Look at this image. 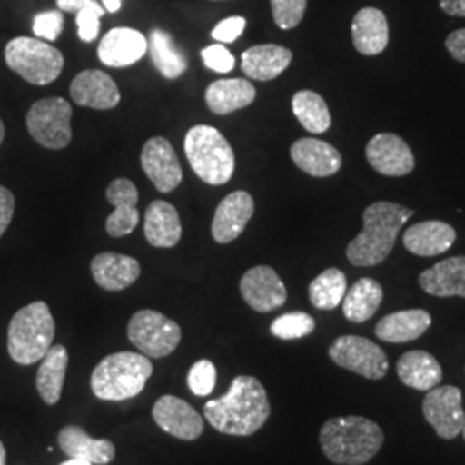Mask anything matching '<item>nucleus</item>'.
<instances>
[{
    "instance_id": "7ed1b4c3",
    "label": "nucleus",
    "mask_w": 465,
    "mask_h": 465,
    "mask_svg": "<svg viewBox=\"0 0 465 465\" xmlns=\"http://www.w3.org/2000/svg\"><path fill=\"white\" fill-rule=\"evenodd\" d=\"M319 443L332 464L364 465L382 449L384 432L366 417H332L322 424Z\"/></svg>"
},
{
    "instance_id": "412c9836",
    "label": "nucleus",
    "mask_w": 465,
    "mask_h": 465,
    "mask_svg": "<svg viewBox=\"0 0 465 465\" xmlns=\"http://www.w3.org/2000/svg\"><path fill=\"white\" fill-rule=\"evenodd\" d=\"M140 262L123 253L104 252L92 261V274L100 288L107 292H121L140 278Z\"/></svg>"
},
{
    "instance_id": "a211bd4d",
    "label": "nucleus",
    "mask_w": 465,
    "mask_h": 465,
    "mask_svg": "<svg viewBox=\"0 0 465 465\" xmlns=\"http://www.w3.org/2000/svg\"><path fill=\"white\" fill-rule=\"evenodd\" d=\"M107 202L114 207L113 214L105 221V230L114 236L121 238L134 232L140 223L138 213V190L134 182L126 178H117L107 186Z\"/></svg>"
},
{
    "instance_id": "cd10ccee",
    "label": "nucleus",
    "mask_w": 465,
    "mask_h": 465,
    "mask_svg": "<svg viewBox=\"0 0 465 465\" xmlns=\"http://www.w3.org/2000/svg\"><path fill=\"white\" fill-rule=\"evenodd\" d=\"M400 381L417 391H430L443 380V369L430 351L411 350L397 362Z\"/></svg>"
},
{
    "instance_id": "72a5a7b5",
    "label": "nucleus",
    "mask_w": 465,
    "mask_h": 465,
    "mask_svg": "<svg viewBox=\"0 0 465 465\" xmlns=\"http://www.w3.org/2000/svg\"><path fill=\"white\" fill-rule=\"evenodd\" d=\"M292 109L300 124L311 134H324L331 126V114L328 104L312 90L297 92L292 99Z\"/></svg>"
},
{
    "instance_id": "393cba45",
    "label": "nucleus",
    "mask_w": 465,
    "mask_h": 465,
    "mask_svg": "<svg viewBox=\"0 0 465 465\" xmlns=\"http://www.w3.org/2000/svg\"><path fill=\"white\" fill-rule=\"evenodd\" d=\"M292 59V50L282 45H255L242 54V71L250 80L269 82L282 74L286 67L290 66Z\"/></svg>"
},
{
    "instance_id": "4c0bfd02",
    "label": "nucleus",
    "mask_w": 465,
    "mask_h": 465,
    "mask_svg": "<svg viewBox=\"0 0 465 465\" xmlns=\"http://www.w3.org/2000/svg\"><path fill=\"white\" fill-rule=\"evenodd\" d=\"M217 371L216 366L203 359L195 362L190 372H188V388L197 397H207L213 393L216 386Z\"/></svg>"
},
{
    "instance_id": "c85d7f7f",
    "label": "nucleus",
    "mask_w": 465,
    "mask_h": 465,
    "mask_svg": "<svg viewBox=\"0 0 465 465\" xmlns=\"http://www.w3.org/2000/svg\"><path fill=\"white\" fill-rule=\"evenodd\" d=\"M431 322V314L424 309L400 311L382 317L374 332L386 343H407L420 338L430 330Z\"/></svg>"
},
{
    "instance_id": "5701e85b",
    "label": "nucleus",
    "mask_w": 465,
    "mask_h": 465,
    "mask_svg": "<svg viewBox=\"0 0 465 465\" xmlns=\"http://www.w3.org/2000/svg\"><path fill=\"white\" fill-rule=\"evenodd\" d=\"M457 240V232L443 221H422L412 224L403 234V245L419 257L441 255Z\"/></svg>"
},
{
    "instance_id": "f257e3e1",
    "label": "nucleus",
    "mask_w": 465,
    "mask_h": 465,
    "mask_svg": "<svg viewBox=\"0 0 465 465\" xmlns=\"http://www.w3.org/2000/svg\"><path fill=\"white\" fill-rule=\"evenodd\" d=\"M203 416L219 432L252 436L266 424L271 416L266 388L257 378L236 376L226 395L209 400L203 405Z\"/></svg>"
},
{
    "instance_id": "37998d69",
    "label": "nucleus",
    "mask_w": 465,
    "mask_h": 465,
    "mask_svg": "<svg viewBox=\"0 0 465 465\" xmlns=\"http://www.w3.org/2000/svg\"><path fill=\"white\" fill-rule=\"evenodd\" d=\"M16 209V200L11 190L0 184V236L7 232Z\"/></svg>"
},
{
    "instance_id": "49530a36",
    "label": "nucleus",
    "mask_w": 465,
    "mask_h": 465,
    "mask_svg": "<svg viewBox=\"0 0 465 465\" xmlns=\"http://www.w3.org/2000/svg\"><path fill=\"white\" fill-rule=\"evenodd\" d=\"M440 7L449 16L465 17V0H440Z\"/></svg>"
},
{
    "instance_id": "f8f14e48",
    "label": "nucleus",
    "mask_w": 465,
    "mask_h": 465,
    "mask_svg": "<svg viewBox=\"0 0 465 465\" xmlns=\"http://www.w3.org/2000/svg\"><path fill=\"white\" fill-rule=\"evenodd\" d=\"M142 169L149 176L150 182L163 193L176 190L183 180V169L180 159L169 140L163 136H153L142 149Z\"/></svg>"
},
{
    "instance_id": "c9c22d12",
    "label": "nucleus",
    "mask_w": 465,
    "mask_h": 465,
    "mask_svg": "<svg viewBox=\"0 0 465 465\" xmlns=\"http://www.w3.org/2000/svg\"><path fill=\"white\" fill-rule=\"evenodd\" d=\"M314 330H316L314 317L305 312L282 314L278 319H274L271 324L272 336L280 340H300L303 336H309Z\"/></svg>"
},
{
    "instance_id": "2eb2a0df",
    "label": "nucleus",
    "mask_w": 465,
    "mask_h": 465,
    "mask_svg": "<svg viewBox=\"0 0 465 465\" xmlns=\"http://www.w3.org/2000/svg\"><path fill=\"white\" fill-rule=\"evenodd\" d=\"M155 424L174 438L193 441L203 432V419L184 400L164 395L155 401L152 409Z\"/></svg>"
},
{
    "instance_id": "f03ea898",
    "label": "nucleus",
    "mask_w": 465,
    "mask_h": 465,
    "mask_svg": "<svg viewBox=\"0 0 465 465\" xmlns=\"http://www.w3.org/2000/svg\"><path fill=\"white\" fill-rule=\"evenodd\" d=\"M414 213L395 202H376L364 211V230L347 247V259L355 267L378 266L395 247L403 224Z\"/></svg>"
},
{
    "instance_id": "6ab92c4d",
    "label": "nucleus",
    "mask_w": 465,
    "mask_h": 465,
    "mask_svg": "<svg viewBox=\"0 0 465 465\" xmlns=\"http://www.w3.org/2000/svg\"><path fill=\"white\" fill-rule=\"evenodd\" d=\"M149 50L145 35L134 28H113L100 40L99 59L109 67H126L136 64Z\"/></svg>"
},
{
    "instance_id": "423d86ee",
    "label": "nucleus",
    "mask_w": 465,
    "mask_h": 465,
    "mask_svg": "<svg viewBox=\"0 0 465 465\" xmlns=\"http://www.w3.org/2000/svg\"><path fill=\"white\" fill-rule=\"evenodd\" d=\"M184 152L193 173L203 183L221 186L234 173V152L214 126H193L184 136Z\"/></svg>"
},
{
    "instance_id": "c756f323",
    "label": "nucleus",
    "mask_w": 465,
    "mask_h": 465,
    "mask_svg": "<svg viewBox=\"0 0 465 465\" xmlns=\"http://www.w3.org/2000/svg\"><path fill=\"white\" fill-rule=\"evenodd\" d=\"M255 86L249 80L243 78H232V80H217L209 84L205 90V102L207 107L217 114L226 116L238 109L249 107L255 100Z\"/></svg>"
},
{
    "instance_id": "ddd939ff",
    "label": "nucleus",
    "mask_w": 465,
    "mask_h": 465,
    "mask_svg": "<svg viewBox=\"0 0 465 465\" xmlns=\"http://www.w3.org/2000/svg\"><path fill=\"white\" fill-rule=\"evenodd\" d=\"M242 297L257 312H271L284 305L286 286L278 272L269 266L249 269L240 282Z\"/></svg>"
},
{
    "instance_id": "8fccbe9b",
    "label": "nucleus",
    "mask_w": 465,
    "mask_h": 465,
    "mask_svg": "<svg viewBox=\"0 0 465 465\" xmlns=\"http://www.w3.org/2000/svg\"><path fill=\"white\" fill-rule=\"evenodd\" d=\"M5 460H7V453H5L4 443L0 441V465H5Z\"/></svg>"
},
{
    "instance_id": "39448f33",
    "label": "nucleus",
    "mask_w": 465,
    "mask_h": 465,
    "mask_svg": "<svg viewBox=\"0 0 465 465\" xmlns=\"http://www.w3.org/2000/svg\"><path fill=\"white\" fill-rule=\"evenodd\" d=\"M55 322L45 302H34L19 309L7 330V350L21 366L42 361L52 347Z\"/></svg>"
},
{
    "instance_id": "b1692460",
    "label": "nucleus",
    "mask_w": 465,
    "mask_h": 465,
    "mask_svg": "<svg viewBox=\"0 0 465 465\" xmlns=\"http://www.w3.org/2000/svg\"><path fill=\"white\" fill-rule=\"evenodd\" d=\"M145 238L152 247L171 249L182 240V219L176 207L164 200L152 202L145 213Z\"/></svg>"
},
{
    "instance_id": "de8ad7c7",
    "label": "nucleus",
    "mask_w": 465,
    "mask_h": 465,
    "mask_svg": "<svg viewBox=\"0 0 465 465\" xmlns=\"http://www.w3.org/2000/svg\"><path fill=\"white\" fill-rule=\"evenodd\" d=\"M102 2H104V9L107 13H117L123 4V0H102Z\"/></svg>"
},
{
    "instance_id": "a18cd8bd",
    "label": "nucleus",
    "mask_w": 465,
    "mask_h": 465,
    "mask_svg": "<svg viewBox=\"0 0 465 465\" xmlns=\"http://www.w3.org/2000/svg\"><path fill=\"white\" fill-rule=\"evenodd\" d=\"M97 0H57V7L63 13H78L84 7H99Z\"/></svg>"
},
{
    "instance_id": "c03bdc74",
    "label": "nucleus",
    "mask_w": 465,
    "mask_h": 465,
    "mask_svg": "<svg viewBox=\"0 0 465 465\" xmlns=\"http://www.w3.org/2000/svg\"><path fill=\"white\" fill-rule=\"evenodd\" d=\"M445 45L455 61L465 64V28L451 32L445 40Z\"/></svg>"
},
{
    "instance_id": "0eeeda50",
    "label": "nucleus",
    "mask_w": 465,
    "mask_h": 465,
    "mask_svg": "<svg viewBox=\"0 0 465 465\" xmlns=\"http://www.w3.org/2000/svg\"><path fill=\"white\" fill-rule=\"evenodd\" d=\"M9 69H13L28 84L44 86L59 78L64 67V57L59 50L40 38L17 36L4 50Z\"/></svg>"
},
{
    "instance_id": "09e8293b",
    "label": "nucleus",
    "mask_w": 465,
    "mask_h": 465,
    "mask_svg": "<svg viewBox=\"0 0 465 465\" xmlns=\"http://www.w3.org/2000/svg\"><path fill=\"white\" fill-rule=\"evenodd\" d=\"M61 465H94L90 464V462H86V460H80V459H69L67 462H63Z\"/></svg>"
},
{
    "instance_id": "a19ab883",
    "label": "nucleus",
    "mask_w": 465,
    "mask_h": 465,
    "mask_svg": "<svg viewBox=\"0 0 465 465\" xmlns=\"http://www.w3.org/2000/svg\"><path fill=\"white\" fill-rule=\"evenodd\" d=\"M202 59H203L205 66L216 71V73H221V74L230 73L234 67V57H232V52L226 49L223 44L205 47L202 50Z\"/></svg>"
},
{
    "instance_id": "1a4fd4ad",
    "label": "nucleus",
    "mask_w": 465,
    "mask_h": 465,
    "mask_svg": "<svg viewBox=\"0 0 465 465\" xmlns=\"http://www.w3.org/2000/svg\"><path fill=\"white\" fill-rule=\"evenodd\" d=\"M73 107L61 97L38 100L26 114L28 132L42 147L50 150L66 149L71 143Z\"/></svg>"
},
{
    "instance_id": "aec40b11",
    "label": "nucleus",
    "mask_w": 465,
    "mask_h": 465,
    "mask_svg": "<svg viewBox=\"0 0 465 465\" xmlns=\"http://www.w3.org/2000/svg\"><path fill=\"white\" fill-rule=\"evenodd\" d=\"M292 161L303 173L328 178L341 169V153L328 142L317 138H300L292 145Z\"/></svg>"
},
{
    "instance_id": "dca6fc26",
    "label": "nucleus",
    "mask_w": 465,
    "mask_h": 465,
    "mask_svg": "<svg viewBox=\"0 0 465 465\" xmlns=\"http://www.w3.org/2000/svg\"><path fill=\"white\" fill-rule=\"evenodd\" d=\"M255 205L249 192L238 190L221 200L213 219V238L217 243H232L247 228Z\"/></svg>"
},
{
    "instance_id": "6e6552de",
    "label": "nucleus",
    "mask_w": 465,
    "mask_h": 465,
    "mask_svg": "<svg viewBox=\"0 0 465 465\" xmlns=\"http://www.w3.org/2000/svg\"><path fill=\"white\" fill-rule=\"evenodd\" d=\"M128 338L136 349L152 359H163L178 349L182 328L157 311H138L130 319Z\"/></svg>"
},
{
    "instance_id": "ea45409f",
    "label": "nucleus",
    "mask_w": 465,
    "mask_h": 465,
    "mask_svg": "<svg viewBox=\"0 0 465 465\" xmlns=\"http://www.w3.org/2000/svg\"><path fill=\"white\" fill-rule=\"evenodd\" d=\"M105 9L99 7H84L76 13V25H78V35L80 38L90 44L99 36L100 17L104 16Z\"/></svg>"
},
{
    "instance_id": "9d476101",
    "label": "nucleus",
    "mask_w": 465,
    "mask_h": 465,
    "mask_svg": "<svg viewBox=\"0 0 465 465\" xmlns=\"http://www.w3.org/2000/svg\"><path fill=\"white\" fill-rule=\"evenodd\" d=\"M328 353L336 366L372 381L382 380L390 367L388 357L381 347L355 334H345L334 340Z\"/></svg>"
},
{
    "instance_id": "473e14b6",
    "label": "nucleus",
    "mask_w": 465,
    "mask_h": 465,
    "mask_svg": "<svg viewBox=\"0 0 465 465\" xmlns=\"http://www.w3.org/2000/svg\"><path fill=\"white\" fill-rule=\"evenodd\" d=\"M149 52L153 66L167 80H176L188 69L183 52L178 49L171 35L164 30H152L149 36Z\"/></svg>"
},
{
    "instance_id": "3c124183",
    "label": "nucleus",
    "mask_w": 465,
    "mask_h": 465,
    "mask_svg": "<svg viewBox=\"0 0 465 465\" xmlns=\"http://www.w3.org/2000/svg\"><path fill=\"white\" fill-rule=\"evenodd\" d=\"M4 136H5V126H4V123H2V119H0V145H2V142H4Z\"/></svg>"
},
{
    "instance_id": "e433bc0d",
    "label": "nucleus",
    "mask_w": 465,
    "mask_h": 465,
    "mask_svg": "<svg viewBox=\"0 0 465 465\" xmlns=\"http://www.w3.org/2000/svg\"><path fill=\"white\" fill-rule=\"evenodd\" d=\"M271 7L278 28L293 30L305 16L307 0H271Z\"/></svg>"
},
{
    "instance_id": "20e7f679",
    "label": "nucleus",
    "mask_w": 465,
    "mask_h": 465,
    "mask_svg": "<svg viewBox=\"0 0 465 465\" xmlns=\"http://www.w3.org/2000/svg\"><path fill=\"white\" fill-rule=\"evenodd\" d=\"M152 362L143 353L119 351L100 361L92 374V391L100 400L121 401L140 395L152 376Z\"/></svg>"
},
{
    "instance_id": "2f4dec72",
    "label": "nucleus",
    "mask_w": 465,
    "mask_h": 465,
    "mask_svg": "<svg viewBox=\"0 0 465 465\" xmlns=\"http://www.w3.org/2000/svg\"><path fill=\"white\" fill-rule=\"evenodd\" d=\"M382 286L372 278H361L353 282L343 297V314L351 322H366L382 303Z\"/></svg>"
},
{
    "instance_id": "7c9ffc66",
    "label": "nucleus",
    "mask_w": 465,
    "mask_h": 465,
    "mask_svg": "<svg viewBox=\"0 0 465 465\" xmlns=\"http://www.w3.org/2000/svg\"><path fill=\"white\" fill-rule=\"evenodd\" d=\"M67 362L69 355L63 345H52L42 359V366L36 374V390L47 405H55L63 395Z\"/></svg>"
},
{
    "instance_id": "f3484780",
    "label": "nucleus",
    "mask_w": 465,
    "mask_h": 465,
    "mask_svg": "<svg viewBox=\"0 0 465 465\" xmlns=\"http://www.w3.org/2000/svg\"><path fill=\"white\" fill-rule=\"evenodd\" d=\"M71 99L82 107L107 111L114 109L121 102L119 88L114 80L99 69L82 71L69 88Z\"/></svg>"
},
{
    "instance_id": "a878e982",
    "label": "nucleus",
    "mask_w": 465,
    "mask_h": 465,
    "mask_svg": "<svg viewBox=\"0 0 465 465\" xmlns=\"http://www.w3.org/2000/svg\"><path fill=\"white\" fill-rule=\"evenodd\" d=\"M59 447L69 459L105 465L114 460L116 447L109 440H95L78 426H66L59 432Z\"/></svg>"
},
{
    "instance_id": "4be33fe9",
    "label": "nucleus",
    "mask_w": 465,
    "mask_h": 465,
    "mask_svg": "<svg viewBox=\"0 0 465 465\" xmlns=\"http://www.w3.org/2000/svg\"><path fill=\"white\" fill-rule=\"evenodd\" d=\"M420 288L432 297L465 299V257H450L426 269L419 276Z\"/></svg>"
},
{
    "instance_id": "bb28decb",
    "label": "nucleus",
    "mask_w": 465,
    "mask_h": 465,
    "mask_svg": "<svg viewBox=\"0 0 465 465\" xmlns=\"http://www.w3.org/2000/svg\"><path fill=\"white\" fill-rule=\"evenodd\" d=\"M351 40L364 55H378L388 47L390 28L384 13L376 7L361 9L351 21Z\"/></svg>"
},
{
    "instance_id": "4468645a",
    "label": "nucleus",
    "mask_w": 465,
    "mask_h": 465,
    "mask_svg": "<svg viewBox=\"0 0 465 465\" xmlns=\"http://www.w3.org/2000/svg\"><path fill=\"white\" fill-rule=\"evenodd\" d=\"M366 157L371 167L382 176H405L416 167L412 150L395 134H376L367 143Z\"/></svg>"
},
{
    "instance_id": "58836bf2",
    "label": "nucleus",
    "mask_w": 465,
    "mask_h": 465,
    "mask_svg": "<svg viewBox=\"0 0 465 465\" xmlns=\"http://www.w3.org/2000/svg\"><path fill=\"white\" fill-rule=\"evenodd\" d=\"M63 28H64L63 11H45V13H38L34 17V34L42 40H47V42L57 40Z\"/></svg>"
},
{
    "instance_id": "9b49d317",
    "label": "nucleus",
    "mask_w": 465,
    "mask_h": 465,
    "mask_svg": "<svg viewBox=\"0 0 465 465\" xmlns=\"http://www.w3.org/2000/svg\"><path fill=\"white\" fill-rule=\"evenodd\" d=\"M422 414L440 438L455 440L465 422L462 391L457 386L432 388L422 401Z\"/></svg>"
},
{
    "instance_id": "f704fd0d",
    "label": "nucleus",
    "mask_w": 465,
    "mask_h": 465,
    "mask_svg": "<svg viewBox=\"0 0 465 465\" xmlns=\"http://www.w3.org/2000/svg\"><path fill=\"white\" fill-rule=\"evenodd\" d=\"M347 293V276L340 271L330 267L322 271L309 286L311 303L319 311L336 309Z\"/></svg>"
},
{
    "instance_id": "79ce46f5",
    "label": "nucleus",
    "mask_w": 465,
    "mask_h": 465,
    "mask_svg": "<svg viewBox=\"0 0 465 465\" xmlns=\"http://www.w3.org/2000/svg\"><path fill=\"white\" fill-rule=\"evenodd\" d=\"M247 26V19L242 16H232L223 19L213 30V36L221 44H232Z\"/></svg>"
},
{
    "instance_id": "603ef678",
    "label": "nucleus",
    "mask_w": 465,
    "mask_h": 465,
    "mask_svg": "<svg viewBox=\"0 0 465 465\" xmlns=\"http://www.w3.org/2000/svg\"><path fill=\"white\" fill-rule=\"evenodd\" d=\"M462 436H464V440H465V422H464V428H462Z\"/></svg>"
}]
</instances>
